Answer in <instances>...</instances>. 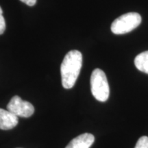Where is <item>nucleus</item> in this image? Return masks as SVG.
<instances>
[{
    "label": "nucleus",
    "mask_w": 148,
    "mask_h": 148,
    "mask_svg": "<svg viewBox=\"0 0 148 148\" xmlns=\"http://www.w3.org/2000/svg\"><path fill=\"white\" fill-rule=\"evenodd\" d=\"M82 66V55L80 51L71 50L64 56L60 66L62 86L66 89L75 85Z\"/></svg>",
    "instance_id": "1"
},
{
    "label": "nucleus",
    "mask_w": 148,
    "mask_h": 148,
    "mask_svg": "<svg viewBox=\"0 0 148 148\" xmlns=\"http://www.w3.org/2000/svg\"><path fill=\"white\" fill-rule=\"evenodd\" d=\"M90 89L96 99L104 102L108 99L110 88L106 75L102 70L95 69L90 76Z\"/></svg>",
    "instance_id": "2"
},
{
    "label": "nucleus",
    "mask_w": 148,
    "mask_h": 148,
    "mask_svg": "<svg viewBox=\"0 0 148 148\" xmlns=\"http://www.w3.org/2000/svg\"><path fill=\"white\" fill-rule=\"evenodd\" d=\"M141 16L137 12H128L112 22L111 31L115 34H123L136 28L141 23Z\"/></svg>",
    "instance_id": "3"
},
{
    "label": "nucleus",
    "mask_w": 148,
    "mask_h": 148,
    "mask_svg": "<svg viewBox=\"0 0 148 148\" xmlns=\"http://www.w3.org/2000/svg\"><path fill=\"white\" fill-rule=\"evenodd\" d=\"M7 109L14 115L25 118L29 117L34 112V108L32 103L23 101L17 95L12 97L7 105Z\"/></svg>",
    "instance_id": "4"
},
{
    "label": "nucleus",
    "mask_w": 148,
    "mask_h": 148,
    "mask_svg": "<svg viewBox=\"0 0 148 148\" xmlns=\"http://www.w3.org/2000/svg\"><path fill=\"white\" fill-rule=\"evenodd\" d=\"M18 116L8 110L0 108V129L8 130L18 124Z\"/></svg>",
    "instance_id": "5"
},
{
    "label": "nucleus",
    "mask_w": 148,
    "mask_h": 148,
    "mask_svg": "<svg viewBox=\"0 0 148 148\" xmlns=\"http://www.w3.org/2000/svg\"><path fill=\"white\" fill-rule=\"evenodd\" d=\"M95 140V137L90 133H84L74 138L65 148H90Z\"/></svg>",
    "instance_id": "6"
},
{
    "label": "nucleus",
    "mask_w": 148,
    "mask_h": 148,
    "mask_svg": "<svg viewBox=\"0 0 148 148\" xmlns=\"http://www.w3.org/2000/svg\"><path fill=\"white\" fill-rule=\"evenodd\" d=\"M134 64L139 71L148 74V51L136 56L134 59Z\"/></svg>",
    "instance_id": "7"
},
{
    "label": "nucleus",
    "mask_w": 148,
    "mask_h": 148,
    "mask_svg": "<svg viewBox=\"0 0 148 148\" xmlns=\"http://www.w3.org/2000/svg\"><path fill=\"white\" fill-rule=\"evenodd\" d=\"M134 148H148V137L146 136H141L138 140Z\"/></svg>",
    "instance_id": "8"
},
{
    "label": "nucleus",
    "mask_w": 148,
    "mask_h": 148,
    "mask_svg": "<svg viewBox=\"0 0 148 148\" xmlns=\"http://www.w3.org/2000/svg\"><path fill=\"white\" fill-rule=\"evenodd\" d=\"M5 29V22L3 16V11L0 7V34H2Z\"/></svg>",
    "instance_id": "9"
},
{
    "label": "nucleus",
    "mask_w": 148,
    "mask_h": 148,
    "mask_svg": "<svg viewBox=\"0 0 148 148\" xmlns=\"http://www.w3.org/2000/svg\"><path fill=\"white\" fill-rule=\"evenodd\" d=\"M22 2L27 4L29 6H33L36 3V0H20Z\"/></svg>",
    "instance_id": "10"
}]
</instances>
